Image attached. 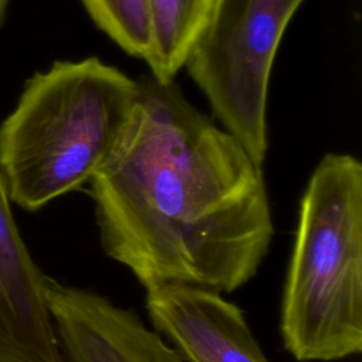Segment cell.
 I'll return each mask as SVG.
<instances>
[{
    "label": "cell",
    "instance_id": "6da1fadb",
    "mask_svg": "<svg viewBox=\"0 0 362 362\" xmlns=\"http://www.w3.org/2000/svg\"><path fill=\"white\" fill-rule=\"evenodd\" d=\"M137 82L132 113L88 182L100 247L144 290L235 293L274 236L263 167L175 81L148 74Z\"/></svg>",
    "mask_w": 362,
    "mask_h": 362
},
{
    "label": "cell",
    "instance_id": "7a4b0ae2",
    "mask_svg": "<svg viewBox=\"0 0 362 362\" xmlns=\"http://www.w3.org/2000/svg\"><path fill=\"white\" fill-rule=\"evenodd\" d=\"M137 96V79L98 57L34 74L0 126V171L11 202L34 212L88 184Z\"/></svg>",
    "mask_w": 362,
    "mask_h": 362
},
{
    "label": "cell",
    "instance_id": "3957f363",
    "mask_svg": "<svg viewBox=\"0 0 362 362\" xmlns=\"http://www.w3.org/2000/svg\"><path fill=\"white\" fill-rule=\"evenodd\" d=\"M279 329L298 362L362 352V163L327 153L298 204Z\"/></svg>",
    "mask_w": 362,
    "mask_h": 362
},
{
    "label": "cell",
    "instance_id": "277c9868",
    "mask_svg": "<svg viewBox=\"0 0 362 362\" xmlns=\"http://www.w3.org/2000/svg\"><path fill=\"white\" fill-rule=\"evenodd\" d=\"M305 0H218L184 68L221 127L263 167L270 75L288 23Z\"/></svg>",
    "mask_w": 362,
    "mask_h": 362
},
{
    "label": "cell",
    "instance_id": "5b68a950",
    "mask_svg": "<svg viewBox=\"0 0 362 362\" xmlns=\"http://www.w3.org/2000/svg\"><path fill=\"white\" fill-rule=\"evenodd\" d=\"M45 297L62 362H185L130 308L47 277Z\"/></svg>",
    "mask_w": 362,
    "mask_h": 362
},
{
    "label": "cell",
    "instance_id": "8992f818",
    "mask_svg": "<svg viewBox=\"0 0 362 362\" xmlns=\"http://www.w3.org/2000/svg\"><path fill=\"white\" fill-rule=\"evenodd\" d=\"M156 329L185 362H269L243 310L222 293L187 284L146 290Z\"/></svg>",
    "mask_w": 362,
    "mask_h": 362
},
{
    "label": "cell",
    "instance_id": "52a82bcc",
    "mask_svg": "<svg viewBox=\"0 0 362 362\" xmlns=\"http://www.w3.org/2000/svg\"><path fill=\"white\" fill-rule=\"evenodd\" d=\"M47 277L20 233L0 171V362H62Z\"/></svg>",
    "mask_w": 362,
    "mask_h": 362
},
{
    "label": "cell",
    "instance_id": "ba28073f",
    "mask_svg": "<svg viewBox=\"0 0 362 362\" xmlns=\"http://www.w3.org/2000/svg\"><path fill=\"white\" fill-rule=\"evenodd\" d=\"M216 4L218 0H146L148 47L143 61L153 78L174 81Z\"/></svg>",
    "mask_w": 362,
    "mask_h": 362
},
{
    "label": "cell",
    "instance_id": "9c48e42d",
    "mask_svg": "<svg viewBox=\"0 0 362 362\" xmlns=\"http://www.w3.org/2000/svg\"><path fill=\"white\" fill-rule=\"evenodd\" d=\"M93 24L122 51L144 58L148 47L146 0H81Z\"/></svg>",
    "mask_w": 362,
    "mask_h": 362
},
{
    "label": "cell",
    "instance_id": "30bf717a",
    "mask_svg": "<svg viewBox=\"0 0 362 362\" xmlns=\"http://www.w3.org/2000/svg\"><path fill=\"white\" fill-rule=\"evenodd\" d=\"M11 0H0V25L4 23L6 14H7V8Z\"/></svg>",
    "mask_w": 362,
    "mask_h": 362
}]
</instances>
